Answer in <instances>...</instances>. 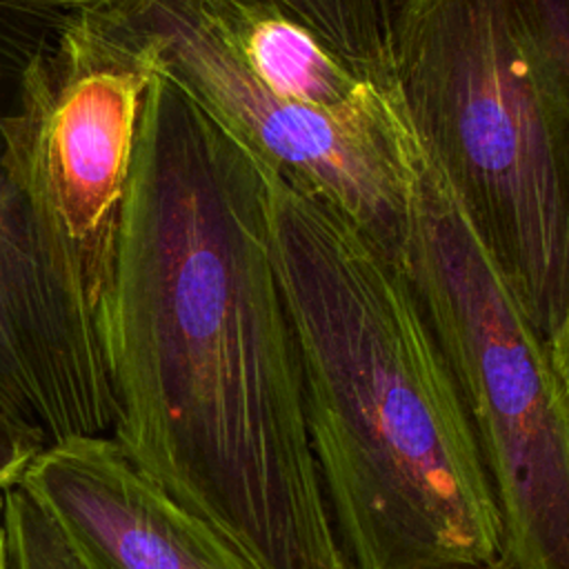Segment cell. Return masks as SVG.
Instances as JSON below:
<instances>
[{
	"label": "cell",
	"instance_id": "obj_5",
	"mask_svg": "<svg viewBox=\"0 0 569 569\" xmlns=\"http://www.w3.org/2000/svg\"><path fill=\"white\" fill-rule=\"evenodd\" d=\"M402 271L471 422L500 511V562L569 569V398L549 342L422 151Z\"/></svg>",
	"mask_w": 569,
	"mask_h": 569
},
{
	"label": "cell",
	"instance_id": "obj_9",
	"mask_svg": "<svg viewBox=\"0 0 569 569\" xmlns=\"http://www.w3.org/2000/svg\"><path fill=\"white\" fill-rule=\"evenodd\" d=\"M365 71L393 80V0H271Z\"/></svg>",
	"mask_w": 569,
	"mask_h": 569
},
{
	"label": "cell",
	"instance_id": "obj_6",
	"mask_svg": "<svg viewBox=\"0 0 569 569\" xmlns=\"http://www.w3.org/2000/svg\"><path fill=\"white\" fill-rule=\"evenodd\" d=\"M158 71L151 44L118 16L64 18L31 64L11 129L42 269L100 356L133 144Z\"/></svg>",
	"mask_w": 569,
	"mask_h": 569
},
{
	"label": "cell",
	"instance_id": "obj_3",
	"mask_svg": "<svg viewBox=\"0 0 569 569\" xmlns=\"http://www.w3.org/2000/svg\"><path fill=\"white\" fill-rule=\"evenodd\" d=\"M420 151L549 342L569 313V0H393Z\"/></svg>",
	"mask_w": 569,
	"mask_h": 569
},
{
	"label": "cell",
	"instance_id": "obj_4",
	"mask_svg": "<svg viewBox=\"0 0 569 569\" xmlns=\"http://www.w3.org/2000/svg\"><path fill=\"white\" fill-rule=\"evenodd\" d=\"M107 13L262 167L331 204L402 269L420 147L391 78L271 0H131Z\"/></svg>",
	"mask_w": 569,
	"mask_h": 569
},
{
	"label": "cell",
	"instance_id": "obj_8",
	"mask_svg": "<svg viewBox=\"0 0 569 569\" xmlns=\"http://www.w3.org/2000/svg\"><path fill=\"white\" fill-rule=\"evenodd\" d=\"M18 485L87 569H253L136 469L111 436L44 447Z\"/></svg>",
	"mask_w": 569,
	"mask_h": 569
},
{
	"label": "cell",
	"instance_id": "obj_7",
	"mask_svg": "<svg viewBox=\"0 0 569 569\" xmlns=\"http://www.w3.org/2000/svg\"><path fill=\"white\" fill-rule=\"evenodd\" d=\"M60 20L0 2V405L49 445L111 436L118 413L104 358L78 333L42 269L11 156L31 64Z\"/></svg>",
	"mask_w": 569,
	"mask_h": 569
},
{
	"label": "cell",
	"instance_id": "obj_12",
	"mask_svg": "<svg viewBox=\"0 0 569 569\" xmlns=\"http://www.w3.org/2000/svg\"><path fill=\"white\" fill-rule=\"evenodd\" d=\"M549 349H551V358H553L556 371L560 376V382L565 387V393L569 398V313H567L565 322L560 325V329L549 340Z\"/></svg>",
	"mask_w": 569,
	"mask_h": 569
},
{
	"label": "cell",
	"instance_id": "obj_11",
	"mask_svg": "<svg viewBox=\"0 0 569 569\" xmlns=\"http://www.w3.org/2000/svg\"><path fill=\"white\" fill-rule=\"evenodd\" d=\"M9 9L42 16V18H71L87 13H107L131 0H0Z\"/></svg>",
	"mask_w": 569,
	"mask_h": 569
},
{
	"label": "cell",
	"instance_id": "obj_2",
	"mask_svg": "<svg viewBox=\"0 0 569 569\" xmlns=\"http://www.w3.org/2000/svg\"><path fill=\"white\" fill-rule=\"evenodd\" d=\"M271 220L309 442L349 569L500 562L471 422L400 264L276 173Z\"/></svg>",
	"mask_w": 569,
	"mask_h": 569
},
{
	"label": "cell",
	"instance_id": "obj_14",
	"mask_svg": "<svg viewBox=\"0 0 569 569\" xmlns=\"http://www.w3.org/2000/svg\"><path fill=\"white\" fill-rule=\"evenodd\" d=\"M473 569H507L502 562H493V565H485V567H473Z\"/></svg>",
	"mask_w": 569,
	"mask_h": 569
},
{
	"label": "cell",
	"instance_id": "obj_13",
	"mask_svg": "<svg viewBox=\"0 0 569 569\" xmlns=\"http://www.w3.org/2000/svg\"><path fill=\"white\" fill-rule=\"evenodd\" d=\"M0 569H9L7 542H4V529H2V493H0Z\"/></svg>",
	"mask_w": 569,
	"mask_h": 569
},
{
	"label": "cell",
	"instance_id": "obj_1",
	"mask_svg": "<svg viewBox=\"0 0 569 569\" xmlns=\"http://www.w3.org/2000/svg\"><path fill=\"white\" fill-rule=\"evenodd\" d=\"M111 438L253 569H349L309 442L271 171L162 71L127 180Z\"/></svg>",
	"mask_w": 569,
	"mask_h": 569
},
{
	"label": "cell",
	"instance_id": "obj_10",
	"mask_svg": "<svg viewBox=\"0 0 569 569\" xmlns=\"http://www.w3.org/2000/svg\"><path fill=\"white\" fill-rule=\"evenodd\" d=\"M49 447L47 436L0 405V493L18 485L29 465Z\"/></svg>",
	"mask_w": 569,
	"mask_h": 569
}]
</instances>
